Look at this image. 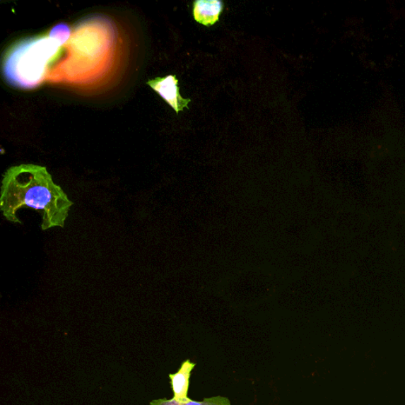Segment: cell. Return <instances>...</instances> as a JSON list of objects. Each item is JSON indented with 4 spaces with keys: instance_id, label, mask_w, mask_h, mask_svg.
Returning a JSON list of instances; mask_svg holds the SVG:
<instances>
[{
    "instance_id": "obj_1",
    "label": "cell",
    "mask_w": 405,
    "mask_h": 405,
    "mask_svg": "<svg viewBox=\"0 0 405 405\" xmlns=\"http://www.w3.org/2000/svg\"><path fill=\"white\" fill-rule=\"evenodd\" d=\"M72 205L61 186L53 182L47 169L42 165H16L4 175L0 209L6 221L22 223L18 211L33 209L42 214V230L64 228Z\"/></svg>"
},
{
    "instance_id": "obj_2",
    "label": "cell",
    "mask_w": 405,
    "mask_h": 405,
    "mask_svg": "<svg viewBox=\"0 0 405 405\" xmlns=\"http://www.w3.org/2000/svg\"><path fill=\"white\" fill-rule=\"evenodd\" d=\"M63 43L52 32L50 37L25 42L8 57L6 63L8 75L13 76L12 81L23 86L37 84L42 81L46 64Z\"/></svg>"
},
{
    "instance_id": "obj_3",
    "label": "cell",
    "mask_w": 405,
    "mask_h": 405,
    "mask_svg": "<svg viewBox=\"0 0 405 405\" xmlns=\"http://www.w3.org/2000/svg\"><path fill=\"white\" fill-rule=\"evenodd\" d=\"M148 84L175 110L177 114L183 111L184 108L189 109L191 100L189 98L186 99L182 97L179 91L178 81L175 76L157 77L149 81Z\"/></svg>"
},
{
    "instance_id": "obj_4",
    "label": "cell",
    "mask_w": 405,
    "mask_h": 405,
    "mask_svg": "<svg viewBox=\"0 0 405 405\" xmlns=\"http://www.w3.org/2000/svg\"><path fill=\"white\" fill-rule=\"evenodd\" d=\"M196 363L190 360H184L180 368L175 374H170V386L174 399L179 402H188L191 399L188 397L189 381L192 371L194 370Z\"/></svg>"
},
{
    "instance_id": "obj_5",
    "label": "cell",
    "mask_w": 405,
    "mask_h": 405,
    "mask_svg": "<svg viewBox=\"0 0 405 405\" xmlns=\"http://www.w3.org/2000/svg\"><path fill=\"white\" fill-rule=\"evenodd\" d=\"M223 11V3L220 0H196L192 14L198 23L211 26L218 21Z\"/></svg>"
},
{
    "instance_id": "obj_6",
    "label": "cell",
    "mask_w": 405,
    "mask_h": 405,
    "mask_svg": "<svg viewBox=\"0 0 405 405\" xmlns=\"http://www.w3.org/2000/svg\"><path fill=\"white\" fill-rule=\"evenodd\" d=\"M149 405H231V403L228 397L217 396L209 398H204L203 401H196L190 400L188 402H179L172 398V399H167V398H162V399L153 400L149 403Z\"/></svg>"
}]
</instances>
